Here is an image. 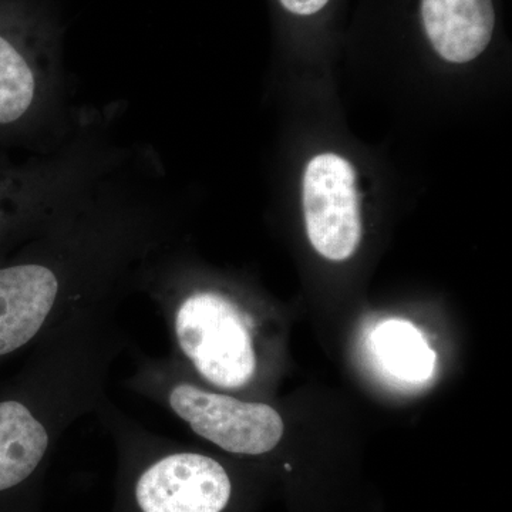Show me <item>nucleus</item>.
I'll return each instance as SVG.
<instances>
[{"label": "nucleus", "instance_id": "f257e3e1", "mask_svg": "<svg viewBox=\"0 0 512 512\" xmlns=\"http://www.w3.org/2000/svg\"><path fill=\"white\" fill-rule=\"evenodd\" d=\"M60 0H0V128L22 133L36 153L73 133Z\"/></svg>", "mask_w": 512, "mask_h": 512}, {"label": "nucleus", "instance_id": "f03ea898", "mask_svg": "<svg viewBox=\"0 0 512 512\" xmlns=\"http://www.w3.org/2000/svg\"><path fill=\"white\" fill-rule=\"evenodd\" d=\"M178 343L208 382L238 389L255 375L256 359L244 316L225 296L197 292L177 312Z\"/></svg>", "mask_w": 512, "mask_h": 512}, {"label": "nucleus", "instance_id": "7ed1b4c3", "mask_svg": "<svg viewBox=\"0 0 512 512\" xmlns=\"http://www.w3.org/2000/svg\"><path fill=\"white\" fill-rule=\"evenodd\" d=\"M303 212L312 247L329 261H346L362 237L356 174L348 160L320 154L303 177Z\"/></svg>", "mask_w": 512, "mask_h": 512}, {"label": "nucleus", "instance_id": "20e7f679", "mask_svg": "<svg viewBox=\"0 0 512 512\" xmlns=\"http://www.w3.org/2000/svg\"><path fill=\"white\" fill-rule=\"evenodd\" d=\"M170 404L194 433L229 453H269L284 436V421L268 404L239 402L190 384L174 387Z\"/></svg>", "mask_w": 512, "mask_h": 512}, {"label": "nucleus", "instance_id": "39448f33", "mask_svg": "<svg viewBox=\"0 0 512 512\" xmlns=\"http://www.w3.org/2000/svg\"><path fill=\"white\" fill-rule=\"evenodd\" d=\"M136 495L143 512H221L231 497V481L210 457L174 454L144 471Z\"/></svg>", "mask_w": 512, "mask_h": 512}, {"label": "nucleus", "instance_id": "423d86ee", "mask_svg": "<svg viewBox=\"0 0 512 512\" xmlns=\"http://www.w3.org/2000/svg\"><path fill=\"white\" fill-rule=\"evenodd\" d=\"M60 291L59 275L40 262L0 266V357L35 338Z\"/></svg>", "mask_w": 512, "mask_h": 512}, {"label": "nucleus", "instance_id": "0eeeda50", "mask_svg": "<svg viewBox=\"0 0 512 512\" xmlns=\"http://www.w3.org/2000/svg\"><path fill=\"white\" fill-rule=\"evenodd\" d=\"M47 444L45 427L25 404L0 400V491L30 477L45 456Z\"/></svg>", "mask_w": 512, "mask_h": 512}, {"label": "nucleus", "instance_id": "6e6552de", "mask_svg": "<svg viewBox=\"0 0 512 512\" xmlns=\"http://www.w3.org/2000/svg\"><path fill=\"white\" fill-rule=\"evenodd\" d=\"M372 346L384 369L409 383L426 382L436 367V353L416 326L404 320L380 323L372 335Z\"/></svg>", "mask_w": 512, "mask_h": 512}, {"label": "nucleus", "instance_id": "1a4fd4ad", "mask_svg": "<svg viewBox=\"0 0 512 512\" xmlns=\"http://www.w3.org/2000/svg\"><path fill=\"white\" fill-rule=\"evenodd\" d=\"M332 0H278L279 6L295 18L308 19L319 15Z\"/></svg>", "mask_w": 512, "mask_h": 512}]
</instances>
